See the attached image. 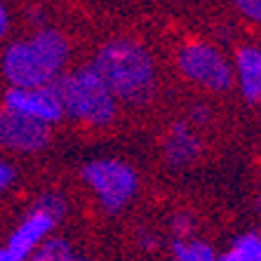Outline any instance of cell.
Masks as SVG:
<instances>
[{"label": "cell", "instance_id": "obj_2", "mask_svg": "<svg viewBox=\"0 0 261 261\" xmlns=\"http://www.w3.org/2000/svg\"><path fill=\"white\" fill-rule=\"evenodd\" d=\"M71 43L57 29H33L26 38L7 43L0 52V75L7 87L55 85L68 71Z\"/></svg>", "mask_w": 261, "mask_h": 261}, {"label": "cell", "instance_id": "obj_1", "mask_svg": "<svg viewBox=\"0 0 261 261\" xmlns=\"http://www.w3.org/2000/svg\"><path fill=\"white\" fill-rule=\"evenodd\" d=\"M92 68L101 75L111 94L125 106H148L158 94V64L151 49L132 38H113L92 57Z\"/></svg>", "mask_w": 261, "mask_h": 261}, {"label": "cell", "instance_id": "obj_9", "mask_svg": "<svg viewBox=\"0 0 261 261\" xmlns=\"http://www.w3.org/2000/svg\"><path fill=\"white\" fill-rule=\"evenodd\" d=\"M202 153V139L198 129L186 120H174L163 137V158L172 170H186Z\"/></svg>", "mask_w": 261, "mask_h": 261}, {"label": "cell", "instance_id": "obj_21", "mask_svg": "<svg viewBox=\"0 0 261 261\" xmlns=\"http://www.w3.org/2000/svg\"><path fill=\"white\" fill-rule=\"evenodd\" d=\"M45 10L43 7H31L29 10V21L33 26H36V29H45Z\"/></svg>", "mask_w": 261, "mask_h": 261}, {"label": "cell", "instance_id": "obj_5", "mask_svg": "<svg viewBox=\"0 0 261 261\" xmlns=\"http://www.w3.org/2000/svg\"><path fill=\"white\" fill-rule=\"evenodd\" d=\"M176 71L191 85L205 92L224 94L233 87L231 59L207 40H189L176 52Z\"/></svg>", "mask_w": 261, "mask_h": 261}, {"label": "cell", "instance_id": "obj_3", "mask_svg": "<svg viewBox=\"0 0 261 261\" xmlns=\"http://www.w3.org/2000/svg\"><path fill=\"white\" fill-rule=\"evenodd\" d=\"M64 106V118L92 129H106L118 120L120 103L111 94L92 64L71 68L55 83Z\"/></svg>", "mask_w": 261, "mask_h": 261}, {"label": "cell", "instance_id": "obj_22", "mask_svg": "<svg viewBox=\"0 0 261 261\" xmlns=\"http://www.w3.org/2000/svg\"><path fill=\"white\" fill-rule=\"evenodd\" d=\"M0 261H19V259L5 247V245H0Z\"/></svg>", "mask_w": 261, "mask_h": 261}, {"label": "cell", "instance_id": "obj_10", "mask_svg": "<svg viewBox=\"0 0 261 261\" xmlns=\"http://www.w3.org/2000/svg\"><path fill=\"white\" fill-rule=\"evenodd\" d=\"M233 85L245 101L261 103V45H240L233 55Z\"/></svg>", "mask_w": 261, "mask_h": 261}, {"label": "cell", "instance_id": "obj_6", "mask_svg": "<svg viewBox=\"0 0 261 261\" xmlns=\"http://www.w3.org/2000/svg\"><path fill=\"white\" fill-rule=\"evenodd\" d=\"M0 109L12 111L21 118L55 127L64 120V106L55 85L43 87H7L0 97Z\"/></svg>", "mask_w": 261, "mask_h": 261}, {"label": "cell", "instance_id": "obj_17", "mask_svg": "<svg viewBox=\"0 0 261 261\" xmlns=\"http://www.w3.org/2000/svg\"><path fill=\"white\" fill-rule=\"evenodd\" d=\"M233 5L245 19L261 24V0H233Z\"/></svg>", "mask_w": 261, "mask_h": 261}, {"label": "cell", "instance_id": "obj_12", "mask_svg": "<svg viewBox=\"0 0 261 261\" xmlns=\"http://www.w3.org/2000/svg\"><path fill=\"white\" fill-rule=\"evenodd\" d=\"M219 261H261V233L247 231L219 254Z\"/></svg>", "mask_w": 261, "mask_h": 261}, {"label": "cell", "instance_id": "obj_13", "mask_svg": "<svg viewBox=\"0 0 261 261\" xmlns=\"http://www.w3.org/2000/svg\"><path fill=\"white\" fill-rule=\"evenodd\" d=\"M78 254L73 252L71 243L61 236H49L40 247L36 249V254L29 261H75Z\"/></svg>", "mask_w": 261, "mask_h": 261}, {"label": "cell", "instance_id": "obj_18", "mask_svg": "<svg viewBox=\"0 0 261 261\" xmlns=\"http://www.w3.org/2000/svg\"><path fill=\"white\" fill-rule=\"evenodd\" d=\"M14 181H17V167L10 160L0 158V193H7L14 186Z\"/></svg>", "mask_w": 261, "mask_h": 261}, {"label": "cell", "instance_id": "obj_8", "mask_svg": "<svg viewBox=\"0 0 261 261\" xmlns=\"http://www.w3.org/2000/svg\"><path fill=\"white\" fill-rule=\"evenodd\" d=\"M59 224H61L59 219H55L52 214H47L45 210L33 205L24 217L19 219V224L14 226V231L7 238L5 247L19 261H29L31 256L36 254V249L55 233V228Z\"/></svg>", "mask_w": 261, "mask_h": 261}, {"label": "cell", "instance_id": "obj_11", "mask_svg": "<svg viewBox=\"0 0 261 261\" xmlns=\"http://www.w3.org/2000/svg\"><path fill=\"white\" fill-rule=\"evenodd\" d=\"M170 261H219V252L202 238L174 240L170 243Z\"/></svg>", "mask_w": 261, "mask_h": 261}, {"label": "cell", "instance_id": "obj_19", "mask_svg": "<svg viewBox=\"0 0 261 261\" xmlns=\"http://www.w3.org/2000/svg\"><path fill=\"white\" fill-rule=\"evenodd\" d=\"M137 245H139L144 252H155V249L160 247V236L155 231H151V228H141V231L137 233Z\"/></svg>", "mask_w": 261, "mask_h": 261}, {"label": "cell", "instance_id": "obj_20", "mask_svg": "<svg viewBox=\"0 0 261 261\" xmlns=\"http://www.w3.org/2000/svg\"><path fill=\"white\" fill-rule=\"evenodd\" d=\"M10 29H12V17H10L7 5L0 0V43H5V38L10 36Z\"/></svg>", "mask_w": 261, "mask_h": 261}, {"label": "cell", "instance_id": "obj_14", "mask_svg": "<svg viewBox=\"0 0 261 261\" xmlns=\"http://www.w3.org/2000/svg\"><path fill=\"white\" fill-rule=\"evenodd\" d=\"M36 207H40V210H45L47 214H52L55 219H59V221H64L68 214V198L61 191L57 189H49V191H43V193L36 198V202H33Z\"/></svg>", "mask_w": 261, "mask_h": 261}, {"label": "cell", "instance_id": "obj_15", "mask_svg": "<svg viewBox=\"0 0 261 261\" xmlns=\"http://www.w3.org/2000/svg\"><path fill=\"white\" fill-rule=\"evenodd\" d=\"M170 231L174 240H189V238H195L198 221L191 212H176L170 221Z\"/></svg>", "mask_w": 261, "mask_h": 261}, {"label": "cell", "instance_id": "obj_7", "mask_svg": "<svg viewBox=\"0 0 261 261\" xmlns=\"http://www.w3.org/2000/svg\"><path fill=\"white\" fill-rule=\"evenodd\" d=\"M52 141V127L0 109V151L33 155L45 151Z\"/></svg>", "mask_w": 261, "mask_h": 261}, {"label": "cell", "instance_id": "obj_23", "mask_svg": "<svg viewBox=\"0 0 261 261\" xmlns=\"http://www.w3.org/2000/svg\"><path fill=\"white\" fill-rule=\"evenodd\" d=\"M256 205H259V207H261V195H259V200H256Z\"/></svg>", "mask_w": 261, "mask_h": 261}, {"label": "cell", "instance_id": "obj_4", "mask_svg": "<svg viewBox=\"0 0 261 261\" xmlns=\"http://www.w3.org/2000/svg\"><path fill=\"white\" fill-rule=\"evenodd\" d=\"M83 181L106 214H120L139 193V172L127 160L97 158L83 167Z\"/></svg>", "mask_w": 261, "mask_h": 261}, {"label": "cell", "instance_id": "obj_24", "mask_svg": "<svg viewBox=\"0 0 261 261\" xmlns=\"http://www.w3.org/2000/svg\"><path fill=\"white\" fill-rule=\"evenodd\" d=\"M75 261H90V259H80V256H78V259H75Z\"/></svg>", "mask_w": 261, "mask_h": 261}, {"label": "cell", "instance_id": "obj_16", "mask_svg": "<svg viewBox=\"0 0 261 261\" xmlns=\"http://www.w3.org/2000/svg\"><path fill=\"white\" fill-rule=\"evenodd\" d=\"M184 120L189 122L191 127H205V125H210V120H212V109H210V103H193L189 109V116L184 118Z\"/></svg>", "mask_w": 261, "mask_h": 261}]
</instances>
